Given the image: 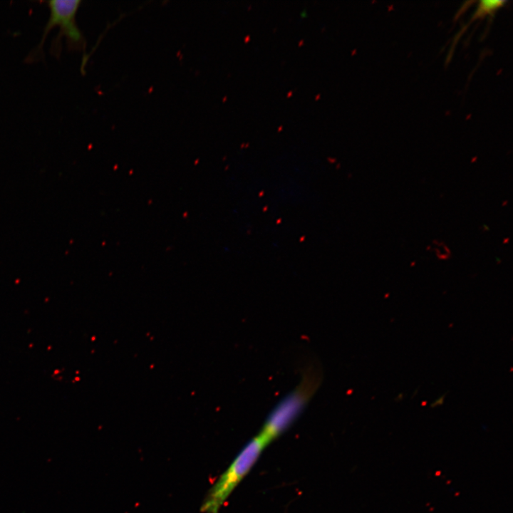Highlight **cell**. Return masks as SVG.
Listing matches in <instances>:
<instances>
[{"label":"cell","mask_w":513,"mask_h":513,"mask_svg":"<svg viewBox=\"0 0 513 513\" xmlns=\"http://www.w3.org/2000/svg\"><path fill=\"white\" fill-rule=\"evenodd\" d=\"M321 383L319 370L309 368L300 383L274 406L259 435L266 445L282 434L299 416Z\"/></svg>","instance_id":"obj_1"},{"label":"cell","mask_w":513,"mask_h":513,"mask_svg":"<svg viewBox=\"0 0 513 513\" xmlns=\"http://www.w3.org/2000/svg\"><path fill=\"white\" fill-rule=\"evenodd\" d=\"M50 9V16L43 28L39 43L31 51V55L35 58H43L44 41L55 26H59L58 35L53 38L50 53L59 58L61 51V40L66 38L67 48L69 50H80L83 47L84 38L76 22V14L81 1L79 0H50L47 1Z\"/></svg>","instance_id":"obj_2"},{"label":"cell","mask_w":513,"mask_h":513,"mask_svg":"<svg viewBox=\"0 0 513 513\" xmlns=\"http://www.w3.org/2000/svg\"><path fill=\"white\" fill-rule=\"evenodd\" d=\"M266 444L256 435L220 476L202 502V513H218L231 492L253 467Z\"/></svg>","instance_id":"obj_3"},{"label":"cell","mask_w":513,"mask_h":513,"mask_svg":"<svg viewBox=\"0 0 513 513\" xmlns=\"http://www.w3.org/2000/svg\"><path fill=\"white\" fill-rule=\"evenodd\" d=\"M504 3L505 1H481L472 19L475 20L494 14L497 10L503 6Z\"/></svg>","instance_id":"obj_4"}]
</instances>
